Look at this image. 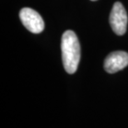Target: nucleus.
I'll return each instance as SVG.
<instances>
[{
	"instance_id": "obj_4",
	"label": "nucleus",
	"mask_w": 128,
	"mask_h": 128,
	"mask_svg": "<svg viewBox=\"0 0 128 128\" xmlns=\"http://www.w3.org/2000/svg\"><path fill=\"white\" fill-rule=\"evenodd\" d=\"M128 65V53L125 51H114L105 60L104 68L110 74L118 72Z\"/></svg>"
},
{
	"instance_id": "obj_1",
	"label": "nucleus",
	"mask_w": 128,
	"mask_h": 128,
	"mask_svg": "<svg viewBox=\"0 0 128 128\" xmlns=\"http://www.w3.org/2000/svg\"><path fill=\"white\" fill-rule=\"evenodd\" d=\"M62 57L65 70L74 74L77 70L81 57V49L77 35L72 31H66L62 36Z\"/></svg>"
},
{
	"instance_id": "obj_3",
	"label": "nucleus",
	"mask_w": 128,
	"mask_h": 128,
	"mask_svg": "<svg viewBox=\"0 0 128 128\" xmlns=\"http://www.w3.org/2000/svg\"><path fill=\"white\" fill-rule=\"evenodd\" d=\"M110 24L113 32L116 35L121 36L126 33L127 26V14L126 9L121 2L114 4L110 14Z\"/></svg>"
},
{
	"instance_id": "obj_5",
	"label": "nucleus",
	"mask_w": 128,
	"mask_h": 128,
	"mask_svg": "<svg viewBox=\"0 0 128 128\" xmlns=\"http://www.w3.org/2000/svg\"><path fill=\"white\" fill-rule=\"evenodd\" d=\"M92 1H97V0H92Z\"/></svg>"
},
{
	"instance_id": "obj_2",
	"label": "nucleus",
	"mask_w": 128,
	"mask_h": 128,
	"mask_svg": "<svg viewBox=\"0 0 128 128\" xmlns=\"http://www.w3.org/2000/svg\"><path fill=\"white\" fill-rule=\"evenodd\" d=\"M19 18L23 26L32 33L37 34L44 30V22L35 10L24 8L19 12Z\"/></svg>"
}]
</instances>
